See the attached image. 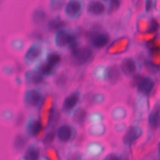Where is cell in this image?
Masks as SVG:
<instances>
[{
	"instance_id": "cell-1",
	"label": "cell",
	"mask_w": 160,
	"mask_h": 160,
	"mask_svg": "<svg viewBox=\"0 0 160 160\" xmlns=\"http://www.w3.org/2000/svg\"><path fill=\"white\" fill-rule=\"evenodd\" d=\"M54 44L58 48H68L71 50L79 46L75 35L68 30L59 29L55 35Z\"/></svg>"
},
{
	"instance_id": "cell-2",
	"label": "cell",
	"mask_w": 160,
	"mask_h": 160,
	"mask_svg": "<svg viewBox=\"0 0 160 160\" xmlns=\"http://www.w3.org/2000/svg\"><path fill=\"white\" fill-rule=\"evenodd\" d=\"M44 46L41 42H34L28 49L25 56L24 62L28 65H31L38 62L44 53Z\"/></svg>"
},
{
	"instance_id": "cell-3",
	"label": "cell",
	"mask_w": 160,
	"mask_h": 160,
	"mask_svg": "<svg viewBox=\"0 0 160 160\" xmlns=\"http://www.w3.org/2000/svg\"><path fill=\"white\" fill-rule=\"evenodd\" d=\"M71 51L73 62L76 65H83L88 62L92 57V51L88 46H76Z\"/></svg>"
},
{
	"instance_id": "cell-4",
	"label": "cell",
	"mask_w": 160,
	"mask_h": 160,
	"mask_svg": "<svg viewBox=\"0 0 160 160\" xmlns=\"http://www.w3.org/2000/svg\"><path fill=\"white\" fill-rule=\"evenodd\" d=\"M43 94L39 89L28 90L24 94L25 104L30 108H38L43 101Z\"/></svg>"
},
{
	"instance_id": "cell-5",
	"label": "cell",
	"mask_w": 160,
	"mask_h": 160,
	"mask_svg": "<svg viewBox=\"0 0 160 160\" xmlns=\"http://www.w3.org/2000/svg\"><path fill=\"white\" fill-rule=\"evenodd\" d=\"M109 39V35L103 31H94L90 35L91 44L96 49L104 48L108 44Z\"/></svg>"
},
{
	"instance_id": "cell-6",
	"label": "cell",
	"mask_w": 160,
	"mask_h": 160,
	"mask_svg": "<svg viewBox=\"0 0 160 160\" xmlns=\"http://www.w3.org/2000/svg\"><path fill=\"white\" fill-rule=\"evenodd\" d=\"M42 124L41 120L30 118L25 127V131L27 136L31 138H34L40 135L42 131Z\"/></svg>"
},
{
	"instance_id": "cell-7",
	"label": "cell",
	"mask_w": 160,
	"mask_h": 160,
	"mask_svg": "<svg viewBox=\"0 0 160 160\" xmlns=\"http://www.w3.org/2000/svg\"><path fill=\"white\" fill-rule=\"evenodd\" d=\"M75 131L74 128L66 124L61 125L57 130V137L61 142H67L72 139Z\"/></svg>"
},
{
	"instance_id": "cell-8",
	"label": "cell",
	"mask_w": 160,
	"mask_h": 160,
	"mask_svg": "<svg viewBox=\"0 0 160 160\" xmlns=\"http://www.w3.org/2000/svg\"><path fill=\"white\" fill-rule=\"evenodd\" d=\"M134 84L137 85L138 90L142 94H149L154 87L153 81L148 77H137L134 79Z\"/></svg>"
},
{
	"instance_id": "cell-9",
	"label": "cell",
	"mask_w": 160,
	"mask_h": 160,
	"mask_svg": "<svg viewBox=\"0 0 160 160\" xmlns=\"http://www.w3.org/2000/svg\"><path fill=\"white\" fill-rule=\"evenodd\" d=\"M80 98L79 92L76 91L68 96L62 102V109L64 112L69 114L78 103Z\"/></svg>"
},
{
	"instance_id": "cell-10",
	"label": "cell",
	"mask_w": 160,
	"mask_h": 160,
	"mask_svg": "<svg viewBox=\"0 0 160 160\" xmlns=\"http://www.w3.org/2000/svg\"><path fill=\"white\" fill-rule=\"evenodd\" d=\"M82 10L81 2L79 0H69L65 6V14L69 18L79 16Z\"/></svg>"
},
{
	"instance_id": "cell-11",
	"label": "cell",
	"mask_w": 160,
	"mask_h": 160,
	"mask_svg": "<svg viewBox=\"0 0 160 160\" xmlns=\"http://www.w3.org/2000/svg\"><path fill=\"white\" fill-rule=\"evenodd\" d=\"M120 68L122 73L128 77L134 76L137 71L136 63L133 59L130 58L124 59L121 62Z\"/></svg>"
},
{
	"instance_id": "cell-12",
	"label": "cell",
	"mask_w": 160,
	"mask_h": 160,
	"mask_svg": "<svg viewBox=\"0 0 160 160\" xmlns=\"http://www.w3.org/2000/svg\"><path fill=\"white\" fill-rule=\"evenodd\" d=\"M141 129L135 126H130L125 132L123 137L122 141L123 143L126 145L131 144L134 141H136L141 135Z\"/></svg>"
},
{
	"instance_id": "cell-13",
	"label": "cell",
	"mask_w": 160,
	"mask_h": 160,
	"mask_svg": "<svg viewBox=\"0 0 160 160\" xmlns=\"http://www.w3.org/2000/svg\"><path fill=\"white\" fill-rule=\"evenodd\" d=\"M43 74L38 70H31L26 72L25 80L27 84L38 85L43 81Z\"/></svg>"
},
{
	"instance_id": "cell-14",
	"label": "cell",
	"mask_w": 160,
	"mask_h": 160,
	"mask_svg": "<svg viewBox=\"0 0 160 160\" xmlns=\"http://www.w3.org/2000/svg\"><path fill=\"white\" fill-rule=\"evenodd\" d=\"M40 152V148L37 144H31L26 150L24 159L26 160H36L39 158Z\"/></svg>"
},
{
	"instance_id": "cell-15",
	"label": "cell",
	"mask_w": 160,
	"mask_h": 160,
	"mask_svg": "<svg viewBox=\"0 0 160 160\" xmlns=\"http://www.w3.org/2000/svg\"><path fill=\"white\" fill-rule=\"evenodd\" d=\"M105 10L104 5L100 1H94L89 3L87 7L88 13L93 16H99L102 14Z\"/></svg>"
},
{
	"instance_id": "cell-16",
	"label": "cell",
	"mask_w": 160,
	"mask_h": 160,
	"mask_svg": "<svg viewBox=\"0 0 160 160\" xmlns=\"http://www.w3.org/2000/svg\"><path fill=\"white\" fill-rule=\"evenodd\" d=\"M120 71L116 65H112L106 70V78L111 84L116 83L120 79Z\"/></svg>"
},
{
	"instance_id": "cell-17",
	"label": "cell",
	"mask_w": 160,
	"mask_h": 160,
	"mask_svg": "<svg viewBox=\"0 0 160 160\" xmlns=\"http://www.w3.org/2000/svg\"><path fill=\"white\" fill-rule=\"evenodd\" d=\"M159 118H160V108L158 106H155L151 113L149 114V118H148V121L150 126L153 128L156 129L159 122Z\"/></svg>"
},
{
	"instance_id": "cell-18",
	"label": "cell",
	"mask_w": 160,
	"mask_h": 160,
	"mask_svg": "<svg viewBox=\"0 0 160 160\" xmlns=\"http://www.w3.org/2000/svg\"><path fill=\"white\" fill-rule=\"evenodd\" d=\"M86 117V110L83 108H79L74 112L72 119L75 124L79 126H82L85 121Z\"/></svg>"
},
{
	"instance_id": "cell-19",
	"label": "cell",
	"mask_w": 160,
	"mask_h": 160,
	"mask_svg": "<svg viewBox=\"0 0 160 160\" xmlns=\"http://www.w3.org/2000/svg\"><path fill=\"white\" fill-rule=\"evenodd\" d=\"M38 69L40 72L46 76H49L54 73L56 67L52 66L48 62H41L38 67Z\"/></svg>"
},
{
	"instance_id": "cell-20",
	"label": "cell",
	"mask_w": 160,
	"mask_h": 160,
	"mask_svg": "<svg viewBox=\"0 0 160 160\" xmlns=\"http://www.w3.org/2000/svg\"><path fill=\"white\" fill-rule=\"evenodd\" d=\"M27 140L25 136L22 134H18L15 137L14 141V147L17 151H22L25 147Z\"/></svg>"
},
{
	"instance_id": "cell-21",
	"label": "cell",
	"mask_w": 160,
	"mask_h": 160,
	"mask_svg": "<svg viewBox=\"0 0 160 160\" xmlns=\"http://www.w3.org/2000/svg\"><path fill=\"white\" fill-rule=\"evenodd\" d=\"M61 61V56L57 52H51L47 55L46 62L56 67Z\"/></svg>"
},
{
	"instance_id": "cell-22",
	"label": "cell",
	"mask_w": 160,
	"mask_h": 160,
	"mask_svg": "<svg viewBox=\"0 0 160 160\" xmlns=\"http://www.w3.org/2000/svg\"><path fill=\"white\" fill-rule=\"evenodd\" d=\"M65 26V22L60 19H53L48 23V29L49 31H52L59 29Z\"/></svg>"
},
{
	"instance_id": "cell-23",
	"label": "cell",
	"mask_w": 160,
	"mask_h": 160,
	"mask_svg": "<svg viewBox=\"0 0 160 160\" xmlns=\"http://www.w3.org/2000/svg\"><path fill=\"white\" fill-rule=\"evenodd\" d=\"M55 138V133L53 131H49L47 132L44 138L42 140V142L44 145L51 144L54 140Z\"/></svg>"
},
{
	"instance_id": "cell-24",
	"label": "cell",
	"mask_w": 160,
	"mask_h": 160,
	"mask_svg": "<svg viewBox=\"0 0 160 160\" xmlns=\"http://www.w3.org/2000/svg\"><path fill=\"white\" fill-rule=\"evenodd\" d=\"M120 6L119 0H111V3L109 5L108 12L109 13H112L116 11Z\"/></svg>"
},
{
	"instance_id": "cell-25",
	"label": "cell",
	"mask_w": 160,
	"mask_h": 160,
	"mask_svg": "<svg viewBox=\"0 0 160 160\" xmlns=\"http://www.w3.org/2000/svg\"><path fill=\"white\" fill-rule=\"evenodd\" d=\"M145 66L147 69V71H148L151 73L154 74V73H157L158 71V68L152 62H146Z\"/></svg>"
},
{
	"instance_id": "cell-26",
	"label": "cell",
	"mask_w": 160,
	"mask_h": 160,
	"mask_svg": "<svg viewBox=\"0 0 160 160\" xmlns=\"http://www.w3.org/2000/svg\"><path fill=\"white\" fill-rule=\"evenodd\" d=\"M64 0H53L51 1V8L57 10L61 9L64 4Z\"/></svg>"
},
{
	"instance_id": "cell-27",
	"label": "cell",
	"mask_w": 160,
	"mask_h": 160,
	"mask_svg": "<svg viewBox=\"0 0 160 160\" xmlns=\"http://www.w3.org/2000/svg\"><path fill=\"white\" fill-rule=\"evenodd\" d=\"M158 29V22L154 19H152L150 24H149V28H148V32H154V31H157Z\"/></svg>"
},
{
	"instance_id": "cell-28",
	"label": "cell",
	"mask_w": 160,
	"mask_h": 160,
	"mask_svg": "<svg viewBox=\"0 0 160 160\" xmlns=\"http://www.w3.org/2000/svg\"><path fill=\"white\" fill-rule=\"evenodd\" d=\"M44 14L42 12H37L34 14V19L36 22H39L41 21L42 19H44Z\"/></svg>"
},
{
	"instance_id": "cell-29",
	"label": "cell",
	"mask_w": 160,
	"mask_h": 160,
	"mask_svg": "<svg viewBox=\"0 0 160 160\" xmlns=\"http://www.w3.org/2000/svg\"><path fill=\"white\" fill-rule=\"evenodd\" d=\"M106 159H121V157L119 156L118 154L113 153V154H109L106 157L104 158Z\"/></svg>"
},
{
	"instance_id": "cell-30",
	"label": "cell",
	"mask_w": 160,
	"mask_h": 160,
	"mask_svg": "<svg viewBox=\"0 0 160 160\" xmlns=\"http://www.w3.org/2000/svg\"><path fill=\"white\" fill-rule=\"evenodd\" d=\"M152 0H146L145 8H146V10L147 11H149V10H151V9L152 8Z\"/></svg>"
},
{
	"instance_id": "cell-31",
	"label": "cell",
	"mask_w": 160,
	"mask_h": 160,
	"mask_svg": "<svg viewBox=\"0 0 160 160\" xmlns=\"http://www.w3.org/2000/svg\"><path fill=\"white\" fill-rule=\"evenodd\" d=\"M65 81H66V78L64 76H59L57 79L56 82L58 84H61L62 83H64Z\"/></svg>"
},
{
	"instance_id": "cell-32",
	"label": "cell",
	"mask_w": 160,
	"mask_h": 160,
	"mask_svg": "<svg viewBox=\"0 0 160 160\" xmlns=\"http://www.w3.org/2000/svg\"><path fill=\"white\" fill-rule=\"evenodd\" d=\"M158 149H159V156H160V142H159V144Z\"/></svg>"
},
{
	"instance_id": "cell-33",
	"label": "cell",
	"mask_w": 160,
	"mask_h": 160,
	"mask_svg": "<svg viewBox=\"0 0 160 160\" xmlns=\"http://www.w3.org/2000/svg\"><path fill=\"white\" fill-rule=\"evenodd\" d=\"M103 1H110V0H103Z\"/></svg>"
}]
</instances>
